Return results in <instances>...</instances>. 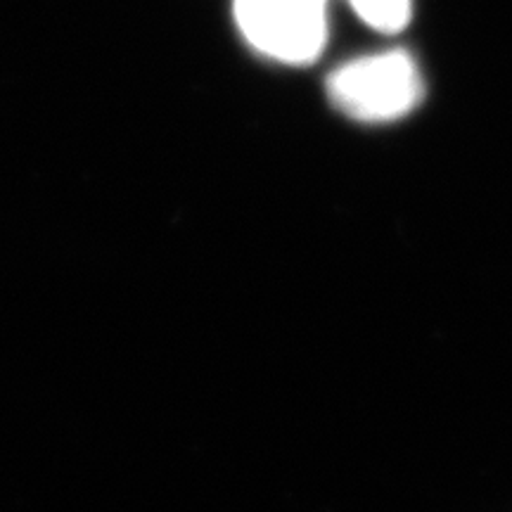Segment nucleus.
<instances>
[{
	"instance_id": "1",
	"label": "nucleus",
	"mask_w": 512,
	"mask_h": 512,
	"mask_svg": "<svg viewBox=\"0 0 512 512\" xmlns=\"http://www.w3.org/2000/svg\"><path fill=\"white\" fill-rule=\"evenodd\" d=\"M325 88L337 112L363 124L406 117L425 95L418 64L406 50H387L342 64L330 74Z\"/></svg>"
},
{
	"instance_id": "2",
	"label": "nucleus",
	"mask_w": 512,
	"mask_h": 512,
	"mask_svg": "<svg viewBox=\"0 0 512 512\" xmlns=\"http://www.w3.org/2000/svg\"><path fill=\"white\" fill-rule=\"evenodd\" d=\"M235 22L256 53L309 64L328 41V0H235Z\"/></svg>"
},
{
	"instance_id": "3",
	"label": "nucleus",
	"mask_w": 512,
	"mask_h": 512,
	"mask_svg": "<svg viewBox=\"0 0 512 512\" xmlns=\"http://www.w3.org/2000/svg\"><path fill=\"white\" fill-rule=\"evenodd\" d=\"M368 27L382 34H399L413 17V0H349Z\"/></svg>"
}]
</instances>
